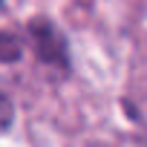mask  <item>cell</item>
<instances>
[{
	"mask_svg": "<svg viewBox=\"0 0 147 147\" xmlns=\"http://www.w3.org/2000/svg\"><path fill=\"white\" fill-rule=\"evenodd\" d=\"M15 121V104L6 92H0V133H6Z\"/></svg>",
	"mask_w": 147,
	"mask_h": 147,
	"instance_id": "3957f363",
	"label": "cell"
},
{
	"mask_svg": "<svg viewBox=\"0 0 147 147\" xmlns=\"http://www.w3.org/2000/svg\"><path fill=\"white\" fill-rule=\"evenodd\" d=\"M20 49H23L20 35H15V32H0V61H3V63L15 61V58L20 55Z\"/></svg>",
	"mask_w": 147,
	"mask_h": 147,
	"instance_id": "7a4b0ae2",
	"label": "cell"
},
{
	"mask_svg": "<svg viewBox=\"0 0 147 147\" xmlns=\"http://www.w3.org/2000/svg\"><path fill=\"white\" fill-rule=\"evenodd\" d=\"M26 32H29V40L35 43V49L40 52L43 61L63 63V58H66V43H63L61 32H58L49 20H32Z\"/></svg>",
	"mask_w": 147,
	"mask_h": 147,
	"instance_id": "6da1fadb",
	"label": "cell"
},
{
	"mask_svg": "<svg viewBox=\"0 0 147 147\" xmlns=\"http://www.w3.org/2000/svg\"><path fill=\"white\" fill-rule=\"evenodd\" d=\"M0 6H3V0H0Z\"/></svg>",
	"mask_w": 147,
	"mask_h": 147,
	"instance_id": "277c9868",
	"label": "cell"
}]
</instances>
